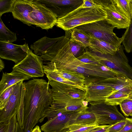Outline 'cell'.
<instances>
[{
  "mask_svg": "<svg viewBox=\"0 0 132 132\" xmlns=\"http://www.w3.org/2000/svg\"><path fill=\"white\" fill-rule=\"evenodd\" d=\"M89 35L118 47L121 43V38L113 32L114 27L106 19L81 25L75 28Z\"/></svg>",
  "mask_w": 132,
  "mask_h": 132,
  "instance_id": "5",
  "label": "cell"
},
{
  "mask_svg": "<svg viewBox=\"0 0 132 132\" xmlns=\"http://www.w3.org/2000/svg\"><path fill=\"white\" fill-rule=\"evenodd\" d=\"M69 44L70 50L73 55L76 58L81 55L85 51L86 48L79 43L69 39Z\"/></svg>",
  "mask_w": 132,
  "mask_h": 132,
  "instance_id": "29",
  "label": "cell"
},
{
  "mask_svg": "<svg viewBox=\"0 0 132 132\" xmlns=\"http://www.w3.org/2000/svg\"><path fill=\"white\" fill-rule=\"evenodd\" d=\"M131 2H132V0H131ZM132 20V18L131 19V21Z\"/></svg>",
  "mask_w": 132,
  "mask_h": 132,
  "instance_id": "45",
  "label": "cell"
},
{
  "mask_svg": "<svg viewBox=\"0 0 132 132\" xmlns=\"http://www.w3.org/2000/svg\"><path fill=\"white\" fill-rule=\"evenodd\" d=\"M9 122L0 123V132H7Z\"/></svg>",
  "mask_w": 132,
  "mask_h": 132,
  "instance_id": "39",
  "label": "cell"
},
{
  "mask_svg": "<svg viewBox=\"0 0 132 132\" xmlns=\"http://www.w3.org/2000/svg\"><path fill=\"white\" fill-rule=\"evenodd\" d=\"M126 123L123 128L118 132H131L132 131V117L126 118Z\"/></svg>",
  "mask_w": 132,
  "mask_h": 132,
  "instance_id": "36",
  "label": "cell"
},
{
  "mask_svg": "<svg viewBox=\"0 0 132 132\" xmlns=\"http://www.w3.org/2000/svg\"><path fill=\"white\" fill-rule=\"evenodd\" d=\"M17 122L16 114H15L9 121L7 132H16Z\"/></svg>",
  "mask_w": 132,
  "mask_h": 132,
  "instance_id": "35",
  "label": "cell"
},
{
  "mask_svg": "<svg viewBox=\"0 0 132 132\" xmlns=\"http://www.w3.org/2000/svg\"><path fill=\"white\" fill-rule=\"evenodd\" d=\"M44 72L48 78L50 80L70 85L79 89L85 92L86 89L79 85L62 77L53 70L46 64L43 65Z\"/></svg>",
  "mask_w": 132,
  "mask_h": 132,
  "instance_id": "23",
  "label": "cell"
},
{
  "mask_svg": "<svg viewBox=\"0 0 132 132\" xmlns=\"http://www.w3.org/2000/svg\"><path fill=\"white\" fill-rule=\"evenodd\" d=\"M111 125H100L99 126L93 129L90 132H107L108 129Z\"/></svg>",
  "mask_w": 132,
  "mask_h": 132,
  "instance_id": "37",
  "label": "cell"
},
{
  "mask_svg": "<svg viewBox=\"0 0 132 132\" xmlns=\"http://www.w3.org/2000/svg\"><path fill=\"white\" fill-rule=\"evenodd\" d=\"M88 48L91 51L103 54H113L118 47L104 41L91 36Z\"/></svg>",
  "mask_w": 132,
  "mask_h": 132,
  "instance_id": "20",
  "label": "cell"
},
{
  "mask_svg": "<svg viewBox=\"0 0 132 132\" xmlns=\"http://www.w3.org/2000/svg\"><path fill=\"white\" fill-rule=\"evenodd\" d=\"M45 64L59 75L79 85L86 89L85 85V77L82 74L65 70L57 69L54 63L45 62Z\"/></svg>",
  "mask_w": 132,
  "mask_h": 132,
  "instance_id": "19",
  "label": "cell"
},
{
  "mask_svg": "<svg viewBox=\"0 0 132 132\" xmlns=\"http://www.w3.org/2000/svg\"><path fill=\"white\" fill-rule=\"evenodd\" d=\"M17 39L16 34L9 30L0 18V41L10 43L15 41Z\"/></svg>",
  "mask_w": 132,
  "mask_h": 132,
  "instance_id": "26",
  "label": "cell"
},
{
  "mask_svg": "<svg viewBox=\"0 0 132 132\" xmlns=\"http://www.w3.org/2000/svg\"><path fill=\"white\" fill-rule=\"evenodd\" d=\"M32 4L33 9L29 16L33 25L43 29L52 28L57 19L55 15L38 0H32Z\"/></svg>",
  "mask_w": 132,
  "mask_h": 132,
  "instance_id": "8",
  "label": "cell"
},
{
  "mask_svg": "<svg viewBox=\"0 0 132 132\" xmlns=\"http://www.w3.org/2000/svg\"><path fill=\"white\" fill-rule=\"evenodd\" d=\"M4 63L2 60L1 59L0 60V71L1 72L4 69Z\"/></svg>",
  "mask_w": 132,
  "mask_h": 132,
  "instance_id": "42",
  "label": "cell"
},
{
  "mask_svg": "<svg viewBox=\"0 0 132 132\" xmlns=\"http://www.w3.org/2000/svg\"><path fill=\"white\" fill-rule=\"evenodd\" d=\"M17 84L7 88L0 95V110L3 109L6 105Z\"/></svg>",
  "mask_w": 132,
  "mask_h": 132,
  "instance_id": "31",
  "label": "cell"
},
{
  "mask_svg": "<svg viewBox=\"0 0 132 132\" xmlns=\"http://www.w3.org/2000/svg\"><path fill=\"white\" fill-rule=\"evenodd\" d=\"M121 110L126 117L132 113V99L128 97L123 100L120 105Z\"/></svg>",
  "mask_w": 132,
  "mask_h": 132,
  "instance_id": "33",
  "label": "cell"
},
{
  "mask_svg": "<svg viewBox=\"0 0 132 132\" xmlns=\"http://www.w3.org/2000/svg\"><path fill=\"white\" fill-rule=\"evenodd\" d=\"M95 53L103 65L132 80V67L129 64L123 46H119L116 52L112 55Z\"/></svg>",
  "mask_w": 132,
  "mask_h": 132,
  "instance_id": "7",
  "label": "cell"
},
{
  "mask_svg": "<svg viewBox=\"0 0 132 132\" xmlns=\"http://www.w3.org/2000/svg\"><path fill=\"white\" fill-rule=\"evenodd\" d=\"M23 98L24 132H30L39 122H42L45 111L53 102L49 82L34 79L24 82Z\"/></svg>",
  "mask_w": 132,
  "mask_h": 132,
  "instance_id": "1",
  "label": "cell"
},
{
  "mask_svg": "<svg viewBox=\"0 0 132 132\" xmlns=\"http://www.w3.org/2000/svg\"><path fill=\"white\" fill-rule=\"evenodd\" d=\"M85 100L88 103L105 101L113 92L112 87L98 78L85 77Z\"/></svg>",
  "mask_w": 132,
  "mask_h": 132,
  "instance_id": "10",
  "label": "cell"
},
{
  "mask_svg": "<svg viewBox=\"0 0 132 132\" xmlns=\"http://www.w3.org/2000/svg\"><path fill=\"white\" fill-rule=\"evenodd\" d=\"M130 92V90H119L113 92L106 98L104 102L109 105H120L123 100L128 97Z\"/></svg>",
  "mask_w": 132,
  "mask_h": 132,
  "instance_id": "24",
  "label": "cell"
},
{
  "mask_svg": "<svg viewBox=\"0 0 132 132\" xmlns=\"http://www.w3.org/2000/svg\"><path fill=\"white\" fill-rule=\"evenodd\" d=\"M43 60L40 56L35 54L30 49L26 57L15 64L13 70L22 73L32 78L44 76Z\"/></svg>",
  "mask_w": 132,
  "mask_h": 132,
  "instance_id": "9",
  "label": "cell"
},
{
  "mask_svg": "<svg viewBox=\"0 0 132 132\" xmlns=\"http://www.w3.org/2000/svg\"><path fill=\"white\" fill-rule=\"evenodd\" d=\"M131 132H132V131Z\"/></svg>",
  "mask_w": 132,
  "mask_h": 132,
  "instance_id": "46",
  "label": "cell"
},
{
  "mask_svg": "<svg viewBox=\"0 0 132 132\" xmlns=\"http://www.w3.org/2000/svg\"><path fill=\"white\" fill-rule=\"evenodd\" d=\"M107 14L100 5L90 8L80 6L65 16L57 18L55 25L65 31L78 26L106 19Z\"/></svg>",
  "mask_w": 132,
  "mask_h": 132,
  "instance_id": "4",
  "label": "cell"
},
{
  "mask_svg": "<svg viewBox=\"0 0 132 132\" xmlns=\"http://www.w3.org/2000/svg\"><path fill=\"white\" fill-rule=\"evenodd\" d=\"M50 9L57 18L63 17L82 4L83 0H38Z\"/></svg>",
  "mask_w": 132,
  "mask_h": 132,
  "instance_id": "13",
  "label": "cell"
},
{
  "mask_svg": "<svg viewBox=\"0 0 132 132\" xmlns=\"http://www.w3.org/2000/svg\"><path fill=\"white\" fill-rule=\"evenodd\" d=\"M126 122L125 119L112 125L108 129L107 132H118L123 128Z\"/></svg>",
  "mask_w": 132,
  "mask_h": 132,
  "instance_id": "34",
  "label": "cell"
},
{
  "mask_svg": "<svg viewBox=\"0 0 132 132\" xmlns=\"http://www.w3.org/2000/svg\"><path fill=\"white\" fill-rule=\"evenodd\" d=\"M82 112L60 111L41 127L44 132H60L67 128L69 122Z\"/></svg>",
  "mask_w": 132,
  "mask_h": 132,
  "instance_id": "15",
  "label": "cell"
},
{
  "mask_svg": "<svg viewBox=\"0 0 132 132\" xmlns=\"http://www.w3.org/2000/svg\"><path fill=\"white\" fill-rule=\"evenodd\" d=\"M63 36L55 38L44 36L31 45L30 47L36 55L41 56L52 45L61 39Z\"/></svg>",
  "mask_w": 132,
  "mask_h": 132,
  "instance_id": "21",
  "label": "cell"
},
{
  "mask_svg": "<svg viewBox=\"0 0 132 132\" xmlns=\"http://www.w3.org/2000/svg\"><path fill=\"white\" fill-rule=\"evenodd\" d=\"M98 79L100 81L103 82L112 87L114 92L132 89V80L121 74L112 78Z\"/></svg>",
  "mask_w": 132,
  "mask_h": 132,
  "instance_id": "18",
  "label": "cell"
},
{
  "mask_svg": "<svg viewBox=\"0 0 132 132\" xmlns=\"http://www.w3.org/2000/svg\"><path fill=\"white\" fill-rule=\"evenodd\" d=\"M95 121L96 118L94 114L87 110L81 113L76 117L71 120L69 122L67 127L74 124L93 125H96Z\"/></svg>",
  "mask_w": 132,
  "mask_h": 132,
  "instance_id": "22",
  "label": "cell"
},
{
  "mask_svg": "<svg viewBox=\"0 0 132 132\" xmlns=\"http://www.w3.org/2000/svg\"><path fill=\"white\" fill-rule=\"evenodd\" d=\"M121 43L124 46L126 52H132V20L125 32L121 38Z\"/></svg>",
  "mask_w": 132,
  "mask_h": 132,
  "instance_id": "28",
  "label": "cell"
},
{
  "mask_svg": "<svg viewBox=\"0 0 132 132\" xmlns=\"http://www.w3.org/2000/svg\"><path fill=\"white\" fill-rule=\"evenodd\" d=\"M33 9L32 0H15L12 13L14 18L30 26L33 25L29 16Z\"/></svg>",
  "mask_w": 132,
  "mask_h": 132,
  "instance_id": "16",
  "label": "cell"
},
{
  "mask_svg": "<svg viewBox=\"0 0 132 132\" xmlns=\"http://www.w3.org/2000/svg\"><path fill=\"white\" fill-rule=\"evenodd\" d=\"M87 110L95 117V124L98 125H113L126 119L118 111L116 105L106 104L104 101L89 102Z\"/></svg>",
  "mask_w": 132,
  "mask_h": 132,
  "instance_id": "6",
  "label": "cell"
},
{
  "mask_svg": "<svg viewBox=\"0 0 132 132\" xmlns=\"http://www.w3.org/2000/svg\"><path fill=\"white\" fill-rule=\"evenodd\" d=\"M97 5L93 0H83V3L80 6L82 8H90Z\"/></svg>",
  "mask_w": 132,
  "mask_h": 132,
  "instance_id": "38",
  "label": "cell"
},
{
  "mask_svg": "<svg viewBox=\"0 0 132 132\" xmlns=\"http://www.w3.org/2000/svg\"><path fill=\"white\" fill-rule=\"evenodd\" d=\"M100 125H84L74 124L67 127L68 128V132H90Z\"/></svg>",
  "mask_w": 132,
  "mask_h": 132,
  "instance_id": "30",
  "label": "cell"
},
{
  "mask_svg": "<svg viewBox=\"0 0 132 132\" xmlns=\"http://www.w3.org/2000/svg\"><path fill=\"white\" fill-rule=\"evenodd\" d=\"M31 77L21 72L12 70L10 73L3 72L0 82V95L9 87Z\"/></svg>",
  "mask_w": 132,
  "mask_h": 132,
  "instance_id": "17",
  "label": "cell"
},
{
  "mask_svg": "<svg viewBox=\"0 0 132 132\" xmlns=\"http://www.w3.org/2000/svg\"><path fill=\"white\" fill-rule=\"evenodd\" d=\"M97 5L102 6L107 14L106 19L115 28L127 29L131 20L118 8L113 0H93Z\"/></svg>",
  "mask_w": 132,
  "mask_h": 132,
  "instance_id": "11",
  "label": "cell"
},
{
  "mask_svg": "<svg viewBox=\"0 0 132 132\" xmlns=\"http://www.w3.org/2000/svg\"><path fill=\"white\" fill-rule=\"evenodd\" d=\"M69 131L68 128H66L63 129L60 132H68Z\"/></svg>",
  "mask_w": 132,
  "mask_h": 132,
  "instance_id": "44",
  "label": "cell"
},
{
  "mask_svg": "<svg viewBox=\"0 0 132 132\" xmlns=\"http://www.w3.org/2000/svg\"><path fill=\"white\" fill-rule=\"evenodd\" d=\"M51 87L53 102L50 107L65 112H82L88 108L85 100V92L73 86L53 80H48Z\"/></svg>",
  "mask_w": 132,
  "mask_h": 132,
  "instance_id": "3",
  "label": "cell"
},
{
  "mask_svg": "<svg viewBox=\"0 0 132 132\" xmlns=\"http://www.w3.org/2000/svg\"><path fill=\"white\" fill-rule=\"evenodd\" d=\"M30 132H42L41 129L38 125L36 126Z\"/></svg>",
  "mask_w": 132,
  "mask_h": 132,
  "instance_id": "40",
  "label": "cell"
},
{
  "mask_svg": "<svg viewBox=\"0 0 132 132\" xmlns=\"http://www.w3.org/2000/svg\"><path fill=\"white\" fill-rule=\"evenodd\" d=\"M118 8L128 18H132L131 0H113Z\"/></svg>",
  "mask_w": 132,
  "mask_h": 132,
  "instance_id": "27",
  "label": "cell"
},
{
  "mask_svg": "<svg viewBox=\"0 0 132 132\" xmlns=\"http://www.w3.org/2000/svg\"><path fill=\"white\" fill-rule=\"evenodd\" d=\"M15 0H0V16L4 13L12 12Z\"/></svg>",
  "mask_w": 132,
  "mask_h": 132,
  "instance_id": "32",
  "label": "cell"
},
{
  "mask_svg": "<svg viewBox=\"0 0 132 132\" xmlns=\"http://www.w3.org/2000/svg\"><path fill=\"white\" fill-rule=\"evenodd\" d=\"M129 97L132 99V89L130 90V92L129 95ZM132 117V113L130 115Z\"/></svg>",
  "mask_w": 132,
  "mask_h": 132,
  "instance_id": "43",
  "label": "cell"
},
{
  "mask_svg": "<svg viewBox=\"0 0 132 132\" xmlns=\"http://www.w3.org/2000/svg\"><path fill=\"white\" fill-rule=\"evenodd\" d=\"M30 48L27 44L17 45L0 41V57L17 64L27 56Z\"/></svg>",
  "mask_w": 132,
  "mask_h": 132,
  "instance_id": "14",
  "label": "cell"
},
{
  "mask_svg": "<svg viewBox=\"0 0 132 132\" xmlns=\"http://www.w3.org/2000/svg\"><path fill=\"white\" fill-rule=\"evenodd\" d=\"M70 30L71 31L70 38L71 39L79 43L86 48L89 46L90 37L89 35L81 30L75 28Z\"/></svg>",
  "mask_w": 132,
  "mask_h": 132,
  "instance_id": "25",
  "label": "cell"
},
{
  "mask_svg": "<svg viewBox=\"0 0 132 132\" xmlns=\"http://www.w3.org/2000/svg\"><path fill=\"white\" fill-rule=\"evenodd\" d=\"M16 132H24L23 128L19 125L18 122L17 123Z\"/></svg>",
  "mask_w": 132,
  "mask_h": 132,
  "instance_id": "41",
  "label": "cell"
},
{
  "mask_svg": "<svg viewBox=\"0 0 132 132\" xmlns=\"http://www.w3.org/2000/svg\"><path fill=\"white\" fill-rule=\"evenodd\" d=\"M23 81L17 83L4 108L0 110V123L9 122L18 111L23 98L25 90Z\"/></svg>",
  "mask_w": 132,
  "mask_h": 132,
  "instance_id": "12",
  "label": "cell"
},
{
  "mask_svg": "<svg viewBox=\"0 0 132 132\" xmlns=\"http://www.w3.org/2000/svg\"><path fill=\"white\" fill-rule=\"evenodd\" d=\"M48 61L54 63L58 69L75 71L85 77L106 79L110 78L112 75L111 69L101 63H87L79 60L71 52L68 43L59 47Z\"/></svg>",
  "mask_w": 132,
  "mask_h": 132,
  "instance_id": "2",
  "label": "cell"
}]
</instances>
